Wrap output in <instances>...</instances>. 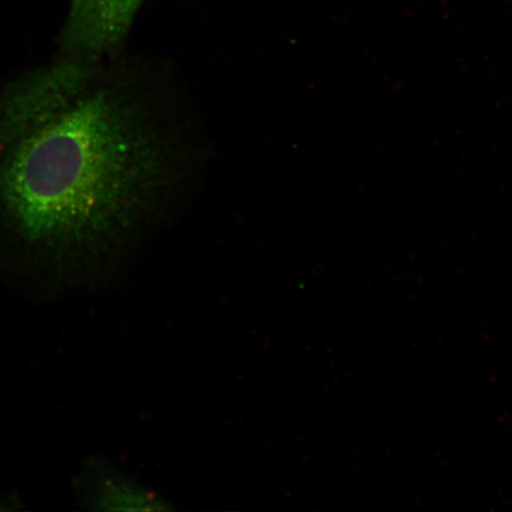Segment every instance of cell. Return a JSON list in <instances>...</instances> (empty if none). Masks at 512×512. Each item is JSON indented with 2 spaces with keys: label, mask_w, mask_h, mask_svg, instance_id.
<instances>
[{
  "label": "cell",
  "mask_w": 512,
  "mask_h": 512,
  "mask_svg": "<svg viewBox=\"0 0 512 512\" xmlns=\"http://www.w3.org/2000/svg\"><path fill=\"white\" fill-rule=\"evenodd\" d=\"M145 106L95 86L94 66L43 67L0 92V228L56 264L128 238L168 181L170 149Z\"/></svg>",
  "instance_id": "1"
},
{
  "label": "cell",
  "mask_w": 512,
  "mask_h": 512,
  "mask_svg": "<svg viewBox=\"0 0 512 512\" xmlns=\"http://www.w3.org/2000/svg\"><path fill=\"white\" fill-rule=\"evenodd\" d=\"M144 0H72L62 34L64 59L92 64L117 53Z\"/></svg>",
  "instance_id": "2"
},
{
  "label": "cell",
  "mask_w": 512,
  "mask_h": 512,
  "mask_svg": "<svg viewBox=\"0 0 512 512\" xmlns=\"http://www.w3.org/2000/svg\"><path fill=\"white\" fill-rule=\"evenodd\" d=\"M88 482L87 502L106 511H159L168 509L163 498L114 471L95 473Z\"/></svg>",
  "instance_id": "3"
}]
</instances>
